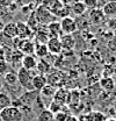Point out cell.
<instances>
[{"mask_svg": "<svg viewBox=\"0 0 116 121\" xmlns=\"http://www.w3.org/2000/svg\"><path fill=\"white\" fill-rule=\"evenodd\" d=\"M17 83L25 89L26 91H34L33 85H31V80L34 78V76L36 75L34 71L27 70L25 68H20L17 70Z\"/></svg>", "mask_w": 116, "mask_h": 121, "instance_id": "obj_1", "label": "cell"}, {"mask_svg": "<svg viewBox=\"0 0 116 121\" xmlns=\"http://www.w3.org/2000/svg\"><path fill=\"white\" fill-rule=\"evenodd\" d=\"M34 14H35V16H36V19H37V21H38L40 25H46L48 26L50 22L55 21V19H56L54 16V14L46 7H44L43 5L37 6L36 9L34 11Z\"/></svg>", "mask_w": 116, "mask_h": 121, "instance_id": "obj_4", "label": "cell"}, {"mask_svg": "<svg viewBox=\"0 0 116 121\" xmlns=\"http://www.w3.org/2000/svg\"><path fill=\"white\" fill-rule=\"evenodd\" d=\"M48 84V79L44 75H40V73H36L34 76L33 80H31V85H33V89L35 91H41L44 86Z\"/></svg>", "mask_w": 116, "mask_h": 121, "instance_id": "obj_15", "label": "cell"}, {"mask_svg": "<svg viewBox=\"0 0 116 121\" xmlns=\"http://www.w3.org/2000/svg\"><path fill=\"white\" fill-rule=\"evenodd\" d=\"M104 15L107 17H113L116 15V0H112L109 2H107L106 5H103L101 7Z\"/></svg>", "mask_w": 116, "mask_h": 121, "instance_id": "obj_17", "label": "cell"}, {"mask_svg": "<svg viewBox=\"0 0 116 121\" xmlns=\"http://www.w3.org/2000/svg\"><path fill=\"white\" fill-rule=\"evenodd\" d=\"M48 50H49V54H52V55H59L63 52V48H62V43H60V40L58 37H50L48 43Z\"/></svg>", "mask_w": 116, "mask_h": 121, "instance_id": "obj_10", "label": "cell"}, {"mask_svg": "<svg viewBox=\"0 0 116 121\" xmlns=\"http://www.w3.org/2000/svg\"><path fill=\"white\" fill-rule=\"evenodd\" d=\"M66 121H79V119L75 118V117H73V115H69V118H67Z\"/></svg>", "mask_w": 116, "mask_h": 121, "instance_id": "obj_36", "label": "cell"}, {"mask_svg": "<svg viewBox=\"0 0 116 121\" xmlns=\"http://www.w3.org/2000/svg\"><path fill=\"white\" fill-rule=\"evenodd\" d=\"M67 98H69V91L64 87H59L56 90V93L52 99H54V101H56L57 104H59L63 107L65 104H67Z\"/></svg>", "mask_w": 116, "mask_h": 121, "instance_id": "obj_12", "label": "cell"}, {"mask_svg": "<svg viewBox=\"0 0 116 121\" xmlns=\"http://www.w3.org/2000/svg\"><path fill=\"white\" fill-rule=\"evenodd\" d=\"M89 20L95 26H102L107 21V16L104 15L102 8H95L93 11H89Z\"/></svg>", "mask_w": 116, "mask_h": 121, "instance_id": "obj_7", "label": "cell"}, {"mask_svg": "<svg viewBox=\"0 0 116 121\" xmlns=\"http://www.w3.org/2000/svg\"><path fill=\"white\" fill-rule=\"evenodd\" d=\"M36 71L40 73V75H46L51 71V65L48 60H45L44 58L37 60V65H36Z\"/></svg>", "mask_w": 116, "mask_h": 121, "instance_id": "obj_18", "label": "cell"}, {"mask_svg": "<svg viewBox=\"0 0 116 121\" xmlns=\"http://www.w3.org/2000/svg\"><path fill=\"white\" fill-rule=\"evenodd\" d=\"M59 22H60V27H62L63 34H73L75 30L78 29L77 21L71 16L63 17V19H60Z\"/></svg>", "mask_w": 116, "mask_h": 121, "instance_id": "obj_5", "label": "cell"}, {"mask_svg": "<svg viewBox=\"0 0 116 121\" xmlns=\"http://www.w3.org/2000/svg\"><path fill=\"white\" fill-rule=\"evenodd\" d=\"M69 118V114H66L65 112L60 111L55 114V121H66Z\"/></svg>", "mask_w": 116, "mask_h": 121, "instance_id": "obj_31", "label": "cell"}, {"mask_svg": "<svg viewBox=\"0 0 116 121\" xmlns=\"http://www.w3.org/2000/svg\"><path fill=\"white\" fill-rule=\"evenodd\" d=\"M99 84H100V87L107 93L113 92L115 89V80L112 77H103L100 79Z\"/></svg>", "mask_w": 116, "mask_h": 121, "instance_id": "obj_16", "label": "cell"}, {"mask_svg": "<svg viewBox=\"0 0 116 121\" xmlns=\"http://www.w3.org/2000/svg\"><path fill=\"white\" fill-rule=\"evenodd\" d=\"M0 121H2V120H1V119H0Z\"/></svg>", "mask_w": 116, "mask_h": 121, "instance_id": "obj_40", "label": "cell"}, {"mask_svg": "<svg viewBox=\"0 0 116 121\" xmlns=\"http://www.w3.org/2000/svg\"><path fill=\"white\" fill-rule=\"evenodd\" d=\"M70 12H71V6H63L57 13L55 14V17L58 19H63V17H66V16H70Z\"/></svg>", "mask_w": 116, "mask_h": 121, "instance_id": "obj_27", "label": "cell"}, {"mask_svg": "<svg viewBox=\"0 0 116 121\" xmlns=\"http://www.w3.org/2000/svg\"><path fill=\"white\" fill-rule=\"evenodd\" d=\"M50 112H52L54 114H56V113H58V112H60L62 111V106L59 105V104H57L56 101H51L50 103V105H49V108H48Z\"/></svg>", "mask_w": 116, "mask_h": 121, "instance_id": "obj_29", "label": "cell"}, {"mask_svg": "<svg viewBox=\"0 0 116 121\" xmlns=\"http://www.w3.org/2000/svg\"><path fill=\"white\" fill-rule=\"evenodd\" d=\"M6 13H7V8H5V7H2V6L0 5V17H2Z\"/></svg>", "mask_w": 116, "mask_h": 121, "instance_id": "obj_34", "label": "cell"}, {"mask_svg": "<svg viewBox=\"0 0 116 121\" xmlns=\"http://www.w3.org/2000/svg\"><path fill=\"white\" fill-rule=\"evenodd\" d=\"M109 1H112V0H99V7L101 8L103 5H106V4L109 2Z\"/></svg>", "mask_w": 116, "mask_h": 121, "instance_id": "obj_35", "label": "cell"}, {"mask_svg": "<svg viewBox=\"0 0 116 121\" xmlns=\"http://www.w3.org/2000/svg\"><path fill=\"white\" fill-rule=\"evenodd\" d=\"M21 65L22 68L30 70V71H34L36 70V65H37V58L35 55H25L22 62H21Z\"/></svg>", "mask_w": 116, "mask_h": 121, "instance_id": "obj_14", "label": "cell"}, {"mask_svg": "<svg viewBox=\"0 0 116 121\" xmlns=\"http://www.w3.org/2000/svg\"><path fill=\"white\" fill-rule=\"evenodd\" d=\"M17 27V37L21 40H28V39H34V31L28 27V25L23 21L16 22Z\"/></svg>", "mask_w": 116, "mask_h": 121, "instance_id": "obj_6", "label": "cell"}, {"mask_svg": "<svg viewBox=\"0 0 116 121\" xmlns=\"http://www.w3.org/2000/svg\"><path fill=\"white\" fill-rule=\"evenodd\" d=\"M60 43H62V48L63 51H71L75 47V39L72 34H63L60 37Z\"/></svg>", "mask_w": 116, "mask_h": 121, "instance_id": "obj_9", "label": "cell"}, {"mask_svg": "<svg viewBox=\"0 0 116 121\" xmlns=\"http://www.w3.org/2000/svg\"><path fill=\"white\" fill-rule=\"evenodd\" d=\"M14 1L15 0H0V5H1L2 7L7 8V7H8V6H11Z\"/></svg>", "mask_w": 116, "mask_h": 121, "instance_id": "obj_32", "label": "cell"}, {"mask_svg": "<svg viewBox=\"0 0 116 121\" xmlns=\"http://www.w3.org/2000/svg\"><path fill=\"white\" fill-rule=\"evenodd\" d=\"M59 1H60V4L64 5V6H71L73 2H74V0H59Z\"/></svg>", "mask_w": 116, "mask_h": 121, "instance_id": "obj_33", "label": "cell"}, {"mask_svg": "<svg viewBox=\"0 0 116 121\" xmlns=\"http://www.w3.org/2000/svg\"><path fill=\"white\" fill-rule=\"evenodd\" d=\"M87 11H93L95 8H99V0H83Z\"/></svg>", "mask_w": 116, "mask_h": 121, "instance_id": "obj_28", "label": "cell"}, {"mask_svg": "<svg viewBox=\"0 0 116 121\" xmlns=\"http://www.w3.org/2000/svg\"><path fill=\"white\" fill-rule=\"evenodd\" d=\"M2 36L7 39H14L17 36V27L16 22H8L2 26Z\"/></svg>", "mask_w": 116, "mask_h": 121, "instance_id": "obj_11", "label": "cell"}, {"mask_svg": "<svg viewBox=\"0 0 116 121\" xmlns=\"http://www.w3.org/2000/svg\"><path fill=\"white\" fill-rule=\"evenodd\" d=\"M56 90H57V89H56L55 85L48 83L43 89L40 91V93H41V95L44 97V98H54V95H55V93H56Z\"/></svg>", "mask_w": 116, "mask_h": 121, "instance_id": "obj_20", "label": "cell"}, {"mask_svg": "<svg viewBox=\"0 0 116 121\" xmlns=\"http://www.w3.org/2000/svg\"><path fill=\"white\" fill-rule=\"evenodd\" d=\"M36 57H38L40 60L45 58L48 55H49V50H48V47L46 44H36L35 45V54H34Z\"/></svg>", "mask_w": 116, "mask_h": 121, "instance_id": "obj_21", "label": "cell"}, {"mask_svg": "<svg viewBox=\"0 0 116 121\" xmlns=\"http://www.w3.org/2000/svg\"><path fill=\"white\" fill-rule=\"evenodd\" d=\"M106 121H116L115 118H107V120Z\"/></svg>", "mask_w": 116, "mask_h": 121, "instance_id": "obj_37", "label": "cell"}, {"mask_svg": "<svg viewBox=\"0 0 116 121\" xmlns=\"http://www.w3.org/2000/svg\"><path fill=\"white\" fill-rule=\"evenodd\" d=\"M115 58H116V52H115Z\"/></svg>", "mask_w": 116, "mask_h": 121, "instance_id": "obj_39", "label": "cell"}, {"mask_svg": "<svg viewBox=\"0 0 116 121\" xmlns=\"http://www.w3.org/2000/svg\"><path fill=\"white\" fill-rule=\"evenodd\" d=\"M8 71V62L5 58H0V76L5 75Z\"/></svg>", "mask_w": 116, "mask_h": 121, "instance_id": "obj_30", "label": "cell"}, {"mask_svg": "<svg viewBox=\"0 0 116 121\" xmlns=\"http://www.w3.org/2000/svg\"><path fill=\"white\" fill-rule=\"evenodd\" d=\"M49 39H50V35L48 33L46 27H43V28L38 27L34 31V41L36 44H46Z\"/></svg>", "mask_w": 116, "mask_h": 121, "instance_id": "obj_8", "label": "cell"}, {"mask_svg": "<svg viewBox=\"0 0 116 121\" xmlns=\"http://www.w3.org/2000/svg\"><path fill=\"white\" fill-rule=\"evenodd\" d=\"M71 11H72V13L75 16L79 17V16H83V15L85 14V12H86L87 9L83 1H75V2H73L72 5H71Z\"/></svg>", "mask_w": 116, "mask_h": 121, "instance_id": "obj_19", "label": "cell"}, {"mask_svg": "<svg viewBox=\"0 0 116 121\" xmlns=\"http://www.w3.org/2000/svg\"><path fill=\"white\" fill-rule=\"evenodd\" d=\"M13 45L15 49H19L23 55H34L35 54V41L33 39L21 40L17 36L13 39Z\"/></svg>", "mask_w": 116, "mask_h": 121, "instance_id": "obj_2", "label": "cell"}, {"mask_svg": "<svg viewBox=\"0 0 116 121\" xmlns=\"http://www.w3.org/2000/svg\"><path fill=\"white\" fill-rule=\"evenodd\" d=\"M23 54L19 50V49H13V51H12V54H11V56H9V62H12L13 64L15 63H21L22 62V58H23Z\"/></svg>", "mask_w": 116, "mask_h": 121, "instance_id": "obj_26", "label": "cell"}, {"mask_svg": "<svg viewBox=\"0 0 116 121\" xmlns=\"http://www.w3.org/2000/svg\"><path fill=\"white\" fill-rule=\"evenodd\" d=\"M88 117V121H106L107 117L100 112V111H92L89 114H87Z\"/></svg>", "mask_w": 116, "mask_h": 121, "instance_id": "obj_25", "label": "cell"}, {"mask_svg": "<svg viewBox=\"0 0 116 121\" xmlns=\"http://www.w3.org/2000/svg\"><path fill=\"white\" fill-rule=\"evenodd\" d=\"M0 119L2 121H22L23 113L20 108L9 106L0 111Z\"/></svg>", "mask_w": 116, "mask_h": 121, "instance_id": "obj_3", "label": "cell"}, {"mask_svg": "<svg viewBox=\"0 0 116 121\" xmlns=\"http://www.w3.org/2000/svg\"><path fill=\"white\" fill-rule=\"evenodd\" d=\"M4 80L7 85L9 86H13L17 83V73L14 71H7L5 75H4Z\"/></svg>", "mask_w": 116, "mask_h": 121, "instance_id": "obj_22", "label": "cell"}, {"mask_svg": "<svg viewBox=\"0 0 116 121\" xmlns=\"http://www.w3.org/2000/svg\"><path fill=\"white\" fill-rule=\"evenodd\" d=\"M37 121H55V114L49 109H42L37 117Z\"/></svg>", "mask_w": 116, "mask_h": 121, "instance_id": "obj_24", "label": "cell"}, {"mask_svg": "<svg viewBox=\"0 0 116 121\" xmlns=\"http://www.w3.org/2000/svg\"><path fill=\"white\" fill-rule=\"evenodd\" d=\"M2 36V26L0 25V37Z\"/></svg>", "mask_w": 116, "mask_h": 121, "instance_id": "obj_38", "label": "cell"}, {"mask_svg": "<svg viewBox=\"0 0 116 121\" xmlns=\"http://www.w3.org/2000/svg\"><path fill=\"white\" fill-rule=\"evenodd\" d=\"M46 29L48 33L50 35V37H60L63 35V31H62V27H60V22L55 20L52 22H50L48 26H46Z\"/></svg>", "mask_w": 116, "mask_h": 121, "instance_id": "obj_13", "label": "cell"}, {"mask_svg": "<svg viewBox=\"0 0 116 121\" xmlns=\"http://www.w3.org/2000/svg\"><path fill=\"white\" fill-rule=\"evenodd\" d=\"M12 106V98L6 92H0V111Z\"/></svg>", "mask_w": 116, "mask_h": 121, "instance_id": "obj_23", "label": "cell"}]
</instances>
